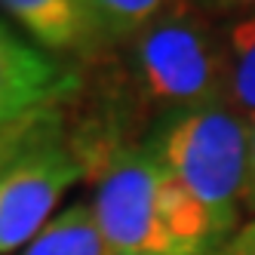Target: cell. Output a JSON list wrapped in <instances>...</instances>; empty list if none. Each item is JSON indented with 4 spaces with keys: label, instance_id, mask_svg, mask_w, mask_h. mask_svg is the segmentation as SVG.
Here are the masks:
<instances>
[{
    "label": "cell",
    "instance_id": "4",
    "mask_svg": "<svg viewBox=\"0 0 255 255\" xmlns=\"http://www.w3.org/2000/svg\"><path fill=\"white\" fill-rule=\"evenodd\" d=\"M89 163L68 144L49 141L0 175V255L34 240L62 194L83 178Z\"/></svg>",
    "mask_w": 255,
    "mask_h": 255
},
{
    "label": "cell",
    "instance_id": "1",
    "mask_svg": "<svg viewBox=\"0 0 255 255\" xmlns=\"http://www.w3.org/2000/svg\"><path fill=\"white\" fill-rule=\"evenodd\" d=\"M93 212L114 255H212L203 215L172 178L154 135L105 160Z\"/></svg>",
    "mask_w": 255,
    "mask_h": 255
},
{
    "label": "cell",
    "instance_id": "2",
    "mask_svg": "<svg viewBox=\"0 0 255 255\" xmlns=\"http://www.w3.org/2000/svg\"><path fill=\"white\" fill-rule=\"evenodd\" d=\"M123 46V80L135 117L178 114L225 102L222 25L194 0H181L135 31Z\"/></svg>",
    "mask_w": 255,
    "mask_h": 255
},
{
    "label": "cell",
    "instance_id": "12",
    "mask_svg": "<svg viewBox=\"0 0 255 255\" xmlns=\"http://www.w3.org/2000/svg\"><path fill=\"white\" fill-rule=\"evenodd\" d=\"M246 206L255 212V123H252V148H249V185H246Z\"/></svg>",
    "mask_w": 255,
    "mask_h": 255
},
{
    "label": "cell",
    "instance_id": "11",
    "mask_svg": "<svg viewBox=\"0 0 255 255\" xmlns=\"http://www.w3.org/2000/svg\"><path fill=\"white\" fill-rule=\"evenodd\" d=\"M194 3L209 12L212 19H231V15L255 12V0H194Z\"/></svg>",
    "mask_w": 255,
    "mask_h": 255
},
{
    "label": "cell",
    "instance_id": "5",
    "mask_svg": "<svg viewBox=\"0 0 255 255\" xmlns=\"http://www.w3.org/2000/svg\"><path fill=\"white\" fill-rule=\"evenodd\" d=\"M74 86V71L28 46L0 22V123L15 120L34 108L65 102Z\"/></svg>",
    "mask_w": 255,
    "mask_h": 255
},
{
    "label": "cell",
    "instance_id": "6",
    "mask_svg": "<svg viewBox=\"0 0 255 255\" xmlns=\"http://www.w3.org/2000/svg\"><path fill=\"white\" fill-rule=\"evenodd\" d=\"M0 6L52 52L89 59L108 46L89 0H0Z\"/></svg>",
    "mask_w": 255,
    "mask_h": 255
},
{
    "label": "cell",
    "instance_id": "7",
    "mask_svg": "<svg viewBox=\"0 0 255 255\" xmlns=\"http://www.w3.org/2000/svg\"><path fill=\"white\" fill-rule=\"evenodd\" d=\"M225 46V105L255 123V12L218 19Z\"/></svg>",
    "mask_w": 255,
    "mask_h": 255
},
{
    "label": "cell",
    "instance_id": "10",
    "mask_svg": "<svg viewBox=\"0 0 255 255\" xmlns=\"http://www.w3.org/2000/svg\"><path fill=\"white\" fill-rule=\"evenodd\" d=\"M99 19V28L105 34L108 46L129 40L135 31H141L157 15L172 9L181 0H89Z\"/></svg>",
    "mask_w": 255,
    "mask_h": 255
},
{
    "label": "cell",
    "instance_id": "9",
    "mask_svg": "<svg viewBox=\"0 0 255 255\" xmlns=\"http://www.w3.org/2000/svg\"><path fill=\"white\" fill-rule=\"evenodd\" d=\"M62 102H52L43 108H34V111L0 123V175H3L9 166H15L22 157L34 154L37 148L49 141L62 138Z\"/></svg>",
    "mask_w": 255,
    "mask_h": 255
},
{
    "label": "cell",
    "instance_id": "3",
    "mask_svg": "<svg viewBox=\"0 0 255 255\" xmlns=\"http://www.w3.org/2000/svg\"><path fill=\"white\" fill-rule=\"evenodd\" d=\"M151 135L178 188L203 215L215 252L231 240L240 200L246 203L252 123L225 102H212L160 123Z\"/></svg>",
    "mask_w": 255,
    "mask_h": 255
},
{
    "label": "cell",
    "instance_id": "8",
    "mask_svg": "<svg viewBox=\"0 0 255 255\" xmlns=\"http://www.w3.org/2000/svg\"><path fill=\"white\" fill-rule=\"evenodd\" d=\"M22 255H114L96 222L93 203H74L52 215Z\"/></svg>",
    "mask_w": 255,
    "mask_h": 255
}]
</instances>
